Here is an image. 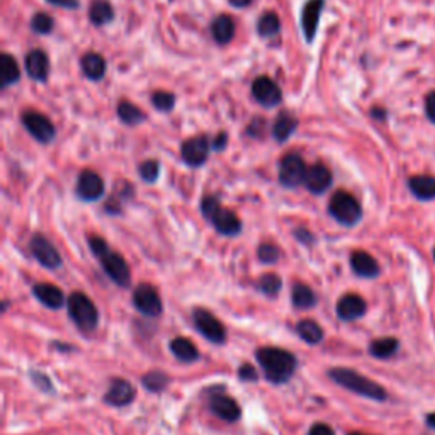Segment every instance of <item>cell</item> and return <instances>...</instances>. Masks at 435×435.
I'll use <instances>...</instances> for the list:
<instances>
[{"mask_svg":"<svg viewBox=\"0 0 435 435\" xmlns=\"http://www.w3.org/2000/svg\"><path fill=\"white\" fill-rule=\"evenodd\" d=\"M80 67H82L84 75L93 80V82H99L100 79H104L105 60L99 53H85L82 60H80Z\"/></svg>","mask_w":435,"mask_h":435,"instance_id":"obj_23","label":"cell"},{"mask_svg":"<svg viewBox=\"0 0 435 435\" xmlns=\"http://www.w3.org/2000/svg\"><path fill=\"white\" fill-rule=\"evenodd\" d=\"M89 19L93 26H105L115 19V9L108 0H92L89 7Z\"/></svg>","mask_w":435,"mask_h":435,"instance_id":"obj_26","label":"cell"},{"mask_svg":"<svg viewBox=\"0 0 435 435\" xmlns=\"http://www.w3.org/2000/svg\"><path fill=\"white\" fill-rule=\"evenodd\" d=\"M291 299L294 308H298V310H310V308L315 306L316 301H318L316 299L315 291L303 283H296L294 286H292Z\"/></svg>","mask_w":435,"mask_h":435,"instance_id":"obj_29","label":"cell"},{"mask_svg":"<svg viewBox=\"0 0 435 435\" xmlns=\"http://www.w3.org/2000/svg\"><path fill=\"white\" fill-rule=\"evenodd\" d=\"M169 381H170L169 376H167L165 372L152 371V372L145 374L143 379H141V383H143L145 389H148V391L160 393V391H164V389L167 388Z\"/></svg>","mask_w":435,"mask_h":435,"instance_id":"obj_36","label":"cell"},{"mask_svg":"<svg viewBox=\"0 0 435 435\" xmlns=\"http://www.w3.org/2000/svg\"><path fill=\"white\" fill-rule=\"evenodd\" d=\"M365 310H368V304H365L363 296L353 294V292L342 296L337 303V316L344 321L359 320L361 316L365 315Z\"/></svg>","mask_w":435,"mask_h":435,"instance_id":"obj_16","label":"cell"},{"mask_svg":"<svg viewBox=\"0 0 435 435\" xmlns=\"http://www.w3.org/2000/svg\"><path fill=\"white\" fill-rule=\"evenodd\" d=\"M211 34L218 44H228L235 38V22L230 15H218L211 22Z\"/></svg>","mask_w":435,"mask_h":435,"instance_id":"obj_24","label":"cell"},{"mask_svg":"<svg viewBox=\"0 0 435 435\" xmlns=\"http://www.w3.org/2000/svg\"><path fill=\"white\" fill-rule=\"evenodd\" d=\"M252 96L264 108H275L283 100V91L271 77H259L252 84Z\"/></svg>","mask_w":435,"mask_h":435,"instance_id":"obj_12","label":"cell"},{"mask_svg":"<svg viewBox=\"0 0 435 435\" xmlns=\"http://www.w3.org/2000/svg\"><path fill=\"white\" fill-rule=\"evenodd\" d=\"M328 376H330V379L335 381L337 384L342 386V388L349 389V391L356 394H361V396L364 398H369V400L384 401L386 398H388L383 386L374 383L372 379H369V377L363 376V374H359L357 371H352V369L347 368L330 369Z\"/></svg>","mask_w":435,"mask_h":435,"instance_id":"obj_3","label":"cell"},{"mask_svg":"<svg viewBox=\"0 0 435 435\" xmlns=\"http://www.w3.org/2000/svg\"><path fill=\"white\" fill-rule=\"evenodd\" d=\"M398 351V340L393 339V337H386V339L374 340L369 347V352L371 356L376 357V359H389L393 357Z\"/></svg>","mask_w":435,"mask_h":435,"instance_id":"obj_32","label":"cell"},{"mask_svg":"<svg viewBox=\"0 0 435 435\" xmlns=\"http://www.w3.org/2000/svg\"><path fill=\"white\" fill-rule=\"evenodd\" d=\"M170 351H172L174 356H176L178 361H182V363H194V361L199 359L197 347L190 342L189 339H184V337L174 339L172 342H170Z\"/></svg>","mask_w":435,"mask_h":435,"instance_id":"obj_28","label":"cell"},{"mask_svg":"<svg viewBox=\"0 0 435 435\" xmlns=\"http://www.w3.org/2000/svg\"><path fill=\"white\" fill-rule=\"evenodd\" d=\"M434 259H435V250H434Z\"/></svg>","mask_w":435,"mask_h":435,"instance_id":"obj_54","label":"cell"},{"mask_svg":"<svg viewBox=\"0 0 435 435\" xmlns=\"http://www.w3.org/2000/svg\"><path fill=\"white\" fill-rule=\"evenodd\" d=\"M425 116L429 117L430 123L435 124V91L425 96Z\"/></svg>","mask_w":435,"mask_h":435,"instance_id":"obj_44","label":"cell"},{"mask_svg":"<svg viewBox=\"0 0 435 435\" xmlns=\"http://www.w3.org/2000/svg\"><path fill=\"white\" fill-rule=\"evenodd\" d=\"M209 141L206 136H196L184 141L182 145V160L190 167H201L206 164L207 155H209Z\"/></svg>","mask_w":435,"mask_h":435,"instance_id":"obj_14","label":"cell"},{"mask_svg":"<svg viewBox=\"0 0 435 435\" xmlns=\"http://www.w3.org/2000/svg\"><path fill=\"white\" fill-rule=\"evenodd\" d=\"M152 103L158 111H172L174 105H176V96L170 92H164V91H158L152 96Z\"/></svg>","mask_w":435,"mask_h":435,"instance_id":"obj_38","label":"cell"},{"mask_svg":"<svg viewBox=\"0 0 435 435\" xmlns=\"http://www.w3.org/2000/svg\"><path fill=\"white\" fill-rule=\"evenodd\" d=\"M26 72L36 82H46L50 75V58L43 50H32L26 55Z\"/></svg>","mask_w":435,"mask_h":435,"instance_id":"obj_19","label":"cell"},{"mask_svg":"<svg viewBox=\"0 0 435 435\" xmlns=\"http://www.w3.org/2000/svg\"><path fill=\"white\" fill-rule=\"evenodd\" d=\"M138 172H140V177L143 178L145 182L152 184V182H155L158 176H160V165H158L157 160H146L140 165Z\"/></svg>","mask_w":435,"mask_h":435,"instance_id":"obj_39","label":"cell"},{"mask_svg":"<svg viewBox=\"0 0 435 435\" xmlns=\"http://www.w3.org/2000/svg\"><path fill=\"white\" fill-rule=\"evenodd\" d=\"M372 116L376 117V119H379V121H384L386 119V112L383 111V109H379V108H374L372 109Z\"/></svg>","mask_w":435,"mask_h":435,"instance_id":"obj_51","label":"cell"},{"mask_svg":"<svg viewBox=\"0 0 435 435\" xmlns=\"http://www.w3.org/2000/svg\"><path fill=\"white\" fill-rule=\"evenodd\" d=\"M264 126H266V121H264L262 117H259V119H254V121H252V124L249 126V135L254 136V138H259L260 135H262Z\"/></svg>","mask_w":435,"mask_h":435,"instance_id":"obj_46","label":"cell"},{"mask_svg":"<svg viewBox=\"0 0 435 435\" xmlns=\"http://www.w3.org/2000/svg\"><path fill=\"white\" fill-rule=\"evenodd\" d=\"M280 30V21L275 12H264L257 22V32L262 38H272Z\"/></svg>","mask_w":435,"mask_h":435,"instance_id":"obj_34","label":"cell"},{"mask_svg":"<svg viewBox=\"0 0 435 435\" xmlns=\"http://www.w3.org/2000/svg\"><path fill=\"white\" fill-rule=\"evenodd\" d=\"M296 333L301 337V340H304L306 344L316 345L323 340V330L315 320L304 318L296 325Z\"/></svg>","mask_w":435,"mask_h":435,"instance_id":"obj_30","label":"cell"},{"mask_svg":"<svg viewBox=\"0 0 435 435\" xmlns=\"http://www.w3.org/2000/svg\"><path fill=\"white\" fill-rule=\"evenodd\" d=\"M257 287L267 298H275V296L279 294L280 287H283V280H280L278 274H264L262 278L259 279Z\"/></svg>","mask_w":435,"mask_h":435,"instance_id":"obj_35","label":"cell"},{"mask_svg":"<svg viewBox=\"0 0 435 435\" xmlns=\"http://www.w3.org/2000/svg\"><path fill=\"white\" fill-rule=\"evenodd\" d=\"M425 422H427V425H429V427H430V429H434V430H435V413H430V415H427Z\"/></svg>","mask_w":435,"mask_h":435,"instance_id":"obj_52","label":"cell"},{"mask_svg":"<svg viewBox=\"0 0 435 435\" xmlns=\"http://www.w3.org/2000/svg\"><path fill=\"white\" fill-rule=\"evenodd\" d=\"M228 2H230L233 7H237V9H242V7L250 6V4L254 2V0H228Z\"/></svg>","mask_w":435,"mask_h":435,"instance_id":"obj_50","label":"cell"},{"mask_svg":"<svg viewBox=\"0 0 435 435\" xmlns=\"http://www.w3.org/2000/svg\"><path fill=\"white\" fill-rule=\"evenodd\" d=\"M133 304L141 315L145 316H160L164 311V303H162L160 294L150 284H140L133 292Z\"/></svg>","mask_w":435,"mask_h":435,"instance_id":"obj_9","label":"cell"},{"mask_svg":"<svg viewBox=\"0 0 435 435\" xmlns=\"http://www.w3.org/2000/svg\"><path fill=\"white\" fill-rule=\"evenodd\" d=\"M21 77V70H19V65L9 53H4L0 56V80H2L4 87H9V85L15 84Z\"/></svg>","mask_w":435,"mask_h":435,"instance_id":"obj_31","label":"cell"},{"mask_svg":"<svg viewBox=\"0 0 435 435\" xmlns=\"http://www.w3.org/2000/svg\"><path fill=\"white\" fill-rule=\"evenodd\" d=\"M323 7H325V0H308L306 6L303 7V14H301V27H303L304 38L308 39V43H311L313 39H315Z\"/></svg>","mask_w":435,"mask_h":435,"instance_id":"obj_17","label":"cell"},{"mask_svg":"<svg viewBox=\"0 0 435 435\" xmlns=\"http://www.w3.org/2000/svg\"><path fill=\"white\" fill-rule=\"evenodd\" d=\"M55 27V21L50 14L46 12H36L31 19V30L36 32V34H50Z\"/></svg>","mask_w":435,"mask_h":435,"instance_id":"obj_37","label":"cell"},{"mask_svg":"<svg viewBox=\"0 0 435 435\" xmlns=\"http://www.w3.org/2000/svg\"><path fill=\"white\" fill-rule=\"evenodd\" d=\"M347 435H368V434H361V432H351V434H347Z\"/></svg>","mask_w":435,"mask_h":435,"instance_id":"obj_53","label":"cell"},{"mask_svg":"<svg viewBox=\"0 0 435 435\" xmlns=\"http://www.w3.org/2000/svg\"><path fill=\"white\" fill-rule=\"evenodd\" d=\"M351 267L359 278L374 279L379 275V264H377V260L364 250L352 252Z\"/></svg>","mask_w":435,"mask_h":435,"instance_id":"obj_21","label":"cell"},{"mask_svg":"<svg viewBox=\"0 0 435 435\" xmlns=\"http://www.w3.org/2000/svg\"><path fill=\"white\" fill-rule=\"evenodd\" d=\"M308 435H335V432H333L332 427L327 424H313Z\"/></svg>","mask_w":435,"mask_h":435,"instance_id":"obj_45","label":"cell"},{"mask_svg":"<svg viewBox=\"0 0 435 435\" xmlns=\"http://www.w3.org/2000/svg\"><path fill=\"white\" fill-rule=\"evenodd\" d=\"M117 116L128 126L140 124L141 121H145L143 111H141L140 108H136L135 104L128 103V100H123V103H119V105H117Z\"/></svg>","mask_w":435,"mask_h":435,"instance_id":"obj_33","label":"cell"},{"mask_svg":"<svg viewBox=\"0 0 435 435\" xmlns=\"http://www.w3.org/2000/svg\"><path fill=\"white\" fill-rule=\"evenodd\" d=\"M211 401L209 408L211 412L216 415L218 418L225 422H237L242 417V408L233 398L226 396L223 386H214V389H209Z\"/></svg>","mask_w":435,"mask_h":435,"instance_id":"obj_8","label":"cell"},{"mask_svg":"<svg viewBox=\"0 0 435 435\" xmlns=\"http://www.w3.org/2000/svg\"><path fill=\"white\" fill-rule=\"evenodd\" d=\"M211 223H213L218 233L225 235V237H237L240 231H242V221H240V218L231 209H226V207H221V209L214 214L213 219H211Z\"/></svg>","mask_w":435,"mask_h":435,"instance_id":"obj_22","label":"cell"},{"mask_svg":"<svg viewBox=\"0 0 435 435\" xmlns=\"http://www.w3.org/2000/svg\"><path fill=\"white\" fill-rule=\"evenodd\" d=\"M332 181L333 177L330 169L323 164H315L313 167H308L304 186L313 194H323L332 186Z\"/></svg>","mask_w":435,"mask_h":435,"instance_id":"obj_18","label":"cell"},{"mask_svg":"<svg viewBox=\"0 0 435 435\" xmlns=\"http://www.w3.org/2000/svg\"><path fill=\"white\" fill-rule=\"evenodd\" d=\"M32 294H34V298L38 299L39 303L44 304L46 308H50V310H60V308L67 303V298H65L63 291L60 290V287L48 283L34 284Z\"/></svg>","mask_w":435,"mask_h":435,"instance_id":"obj_20","label":"cell"},{"mask_svg":"<svg viewBox=\"0 0 435 435\" xmlns=\"http://www.w3.org/2000/svg\"><path fill=\"white\" fill-rule=\"evenodd\" d=\"M412 194L420 201H432L435 199V177L432 176H415L408 181Z\"/></svg>","mask_w":435,"mask_h":435,"instance_id":"obj_25","label":"cell"},{"mask_svg":"<svg viewBox=\"0 0 435 435\" xmlns=\"http://www.w3.org/2000/svg\"><path fill=\"white\" fill-rule=\"evenodd\" d=\"M68 315L73 323L84 333H92L99 325V310L93 304V301L84 292L75 291L67 299Z\"/></svg>","mask_w":435,"mask_h":435,"instance_id":"obj_4","label":"cell"},{"mask_svg":"<svg viewBox=\"0 0 435 435\" xmlns=\"http://www.w3.org/2000/svg\"><path fill=\"white\" fill-rule=\"evenodd\" d=\"M296 128H298V119L294 116L287 115V112H283V115L275 117L274 126H272V135H274L279 143H284V141L290 140L292 133L296 131Z\"/></svg>","mask_w":435,"mask_h":435,"instance_id":"obj_27","label":"cell"},{"mask_svg":"<svg viewBox=\"0 0 435 435\" xmlns=\"http://www.w3.org/2000/svg\"><path fill=\"white\" fill-rule=\"evenodd\" d=\"M308 167L304 164V160L296 153L286 155L280 160L279 164V182L284 187H290L294 189L301 184H304V178H306Z\"/></svg>","mask_w":435,"mask_h":435,"instance_id":"obj_7","label":"cell"},{"mask_svg":"<svg viewBox=\"0 0 435 435\" xmlns=\"http://www.w3.org/2000/svg\"><path fill=\"white\" fill-rule=\"evenodd\" d=\"M294 237L301 243H311L313 240H315V235H313L310 230L303 228V226H301V228H298V230H294Z\"/></svg>","mask_w":435,"mask_h":435,"instance_id":"obj_47","label":"cell"},{"mask_svg":"<svg viewBox=\"0 0 435 435\" xmlns=\"http://www.w3.org/2000/svg\"><path fill=\"white\" fill-rule=\"evenodd\" d=\"M193 321L196 330L209 340L211 344H223L226 340V330L223 323L219 321L213 313H209L204 308H196L193 311Z\"/></svg>","mask_w":435,"mask_h":435,"instance_id":"obj_6","label":"cell"},{"mask_svg":"<svg viewBox=\"0 0 435 435\" xmlns=\"http://www.w3.org/2000/svg\"><path fill=\"white\" fill-rule=\"evenodd\" d=\"M53 6L65 7V9H77L79 7V0H48Z\"/></svg>","mask_w":435,"mask_h":435,"instance_id":"obj_48","label":"cell"},{"mask_svg":"<svg viewBox=\"0 0 435 435\" xmlns=\"http://www.w3.org/2000/svg\"><path fill=\"white\" fill-rule=\"evenodd\" d=\"M105 186L99 174L93 170H84L77 178V196L82 201L92 202L104 196Z\"/></svg>","mask_w":435,"mask_h":435,"instance_id":"obj_13","label":"cell"},{"mask_svg":"<svg viewBox=\"0 0 435 435\" xmlns=\"http://www.w3.org/2000/svg\"><path fill=\"white\" fill-rule=\"evenodd\" d=\"M257 363L266 374L267 381L274 384H284L294 376L298 361L291 352L278 347H262L255 352Z\"/></svg>","mask_w":435,"mask_h":435,"instance_id":"obj_1","label":"cell"},{"mask_svg":"<svg viewBox=\"0 0 435 435\" xmlns=\"http://www.w3.org/2000/svg\"><path fill=\"white\" fill-rule=\"evenodd\" d=\"M328 213L340 225L353 226L363 218V207L351 193L339 190L333 194L330 202H328Z\"/></svg>","mask_w":435,"mask_h":435,"instance_id":"obj_5","label":"cell"},{"mask_svg":"<svg viewBox=\"0 0 435 435\" xmlns=\"http://www.w3.org/2000/svg\"><path fill=\"white\" fill-rule=\"evenodd\" d=\"M136 391L133 388V384L129 381L121 379V377H116V379L111 381L109 384L108 393H105L104 401L108 405L116 406V408H121V406H128L135 400Z\"/></svg>","mask_w":435,"mask_h":435,"instance_id":"obj_15","label":"cell"},{"mask_svg":"<svg viewBox=\"0 0 435 435\" xmlns=\"http://www.w3.org/2000/svg\"><path fill=\"white\" fill-rule=\"evenodd\" d=\"M89 245H91L93 257L99 259L104 272L111 278L112 283H116L121 287H128L129 283H131V271H129L128 262L119 254L112 252L108 242L97 237V235L89 237Z\"/></svg>","mask_w":435,"mask_h":435,"instance_id":"obj_2","label":"cell"},{"mask_svg":"<svg viewBox=\"0 0 435 435\" xmlns=\"http://www.w3.org/2000/svg\"><path fill=\"white\" fill-rule=\"evenodd\" d=\"M219 209H221V202H219L218 197H214V196L202 197L201 213H202V216L207 219V221H211V219H213V216L218 213Z\"/></svg>","mask_w":435,"mask_h":435,"instance_id":"obj_41","label":"cell"},{"mask_svg":"<svg viewBox=\"0 0 435 435\" xmlns=\"http://www.w3.org/2000/svg\"><path fill=\"white\" fill-rule=\"evenodd\" d=\"M238 376H240V379H242V381H257L259 379L257 369H255L252 364L240 365Z\"/></svg>","mask_w":435,"mask_h":435,"instance_id":"obj_42","label":"cell"},{"mask_svg":"<svg viewBox=\"0 0 435 435\" xmlns=\"http://www.w3.org/2000/svg\"><path fill=\"white\" fill-rule=\"evenodd\" d=\"M280 252L274 243H262L257 249V257L264 264H275L279 260Z\"/></svg>","mask_w":435,"mask_h":435,"instance_id":"obj_40","label":"cell"},{"mask_svg":"<svg viewBox=\"0 0 435 435\" xmlns=\"http://www.w3.org/2000/svg\"><path fill=\"white\" fill-rule=\"evenodd\" d=\"M226 143H228V136H226V133H221L216 140L213 141V148L214 150H223L226 146Z\"/></svg>","mask_w":435,"mask_h":435,"instance_id":"obj_49","label":"cell"},{"mask_svg":"<svg viewBox=\"0 0 435 435\" xmlns=\"http://www.w3.org/2000/svg\"><path fill=\"white\" fill-rule=\"evenodd\" d=\"M30 249L32 257L38 260L46 269H58L62 266V255L56 250V247L43 235H34L30 242Z\"/></svg>","mask_w":435,"mask_h":435,"instance_id":"obj_11","label":"cell"},{"mask_svg":"<svg viewBox=\"0 0 435 435\" xmlns=\"http://www.w3.org/2000/svg\"><path fill=\"white\" fill-rule=\"evenodd\" d=\"M31 377H32V381H34V384L38 386L39 389H43V391H51V381H50V377L46 376V374H43V372H31Z\"/></svg>","mask_w":435,"mask_h":435,"instance_id":"obj_43","label":"cell"},{"mask_svg":"<svg viewBox=\"0 0 435 435\" xmlns=\"http://www.w3.org/2000/svg\"><path fill=\"white\" fill-rule=\"evenodd\" d=\"M22 124L24 128L30 131V135L38 140L39 143H51L56 136V129L55 126L46 116L41 115V112H34V111H27L22 115Z\"/></svg>","mask_w":435,"mask_h":435,"instance_id":"obj_10","label":"cell"}]
</instances>
